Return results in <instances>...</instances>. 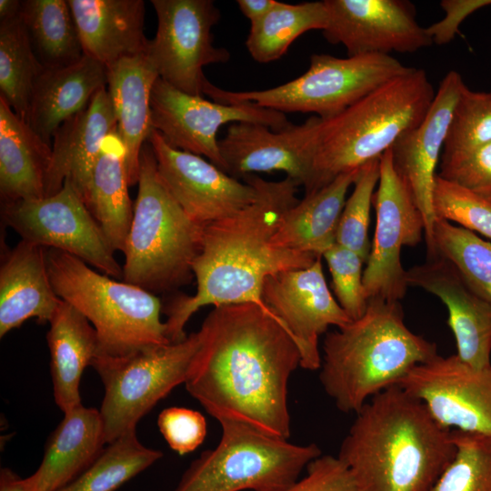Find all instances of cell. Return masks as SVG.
<instances>
[{
    "mask_svg": "<svg viewBox=\"0 0 491 491\" xmlns=\"http://www.w3.org/2000/svg\"><path fill=\"white\" fill-rule=\"evenodd\" d=\"M198 333L187 392L218 422L288 439V382L301 355L282 324L256 304H231L215 306Z\"/></svg>",
    "mask_w": 491,
    "mask_h": 491,
    "instance_id": "6da1fadb",
    "label": "cell"
},
{
    "mask_svg": "<svg viewBox=\"0 0 491 491\" xmlns=\"http://www.w3.org/2000/svg\"><path fill=\"white\" fill-rule=\"evenodd\" d=\"M243 180L256 187L255 200L235 215L204 227L201 249L192 266L196 292L174 296L165 307L166 336L171 343L187 336V322L205 306L253 303L274 316L262 300L266 278L286 270L306 268L320 257L271 244L282 216L299 201V185L289 176L266 181L246 175Z\"/></svg>",
    "mask_w": 491,
    "mask_h": 491,
    "instance_id": "7a4b0ae2",
    "label": "cell"
},
{
    "mask_svg": "<svg viewBox=\"0 0 491 491\" xmlns=\"http://www.w3.org/2000/svg\"><path fill=\"white\" fill-rule=\"evenodd\" d=\"M455 455L452 431L396 385L356 413L337 456L359 491H430Z\"/></svg>",
    "mask_w": 491,
    "mask_h": 491,
    "instance_id": "3957f363",
    "label": "cell"
},
{
    "mask_svg": "<svg viewBox=\"0 0 491 491\" xmlns=\"http://www.w3.org/2000/svg\"><path fill=\"white\" fill-rule=\"evenodd\" d=\"M322 350L321 385L340 411L354 414L438 355L435 343L406 326L399 301L382 299L368 300L361 317L326 333Z\"/></svg>",
    "mask_w": 491,
    "mask_h": 491,
    "instance_id": "277c9868",
    "label": "cell"
},
{
    "mask_svg": "<svg viewBox=\"0 0 491 491\" xmlns=\"http://www.w3.org/2000/svg\"><path fill=\"white\" fill-rule=\"evenodd\" d=\"M436 92L425 70L411 67L322 123L305 194L381 155L418 125Z\"/></svg>",
    "mask_w": 491,
    "mask_h": 491,
    "instance_id": "5b68a950",
    "label": "cell"
},
{
    "mask_svg": "<svg viewBox=\"0 0 491 491\" xmlns=\"http://www.w3.org/2000/svg\"><path fill=\"white\" fill-rule=\"evenodd\" d=\"M138 192L124 250L123 281L152 294L174 291L194 277L203 225L185 213L162 180L152 146L140 153Z\"/></svg>",
    "mask_w": 491,
    "mask_h": 491,
    "instance_id": "8992f818",
    "label": "cell"
},
{
    "mask_svg": "<svg viewBox=\"0 0 491 491\" xmlns=\"http://www.w3.org/2000/svg\"><path fill=\"white\" fill-rule=\"evenodd\" d=\"M56 295L81 312L95 328L99 356L125 357L170 344L160 299L137 286L95 272L76 256L45 248Z\"/></svg>",
    "mask_w": 491,
    "mask_h": 491,
    "instance_id": "52a82bcc",
    "label": "cell"
},
{
    "mask_svg": "<svg viewBox=\"0 0 491 491\" xmlns=\"http://www.w3.org/2000/svg\"><path fill=\"white\" fill-rule=\"evenodd\" d=\"M219 423L218 444L190 464L174 491H281L322 455L315 443L297 445L240 422Z\"/></svg>",
    "mask_w": 491,
    "mask_h": 491,
    "instance_id": "ba28073f",
    "label": "cell"
},
{
    "mask_svg": "<svg viewBox=\"0 0 491 491\" xmlns=\"http://www.w3.org/2000/svg\"><path fill=\"white\" fill-rule=\"evenodd\" d=\"M410 68L386 55L339 58L315 54L305 74L276 87L234 92L208 82L204 95L220 104L252 103L284 114L314 113L327 119Z\"/></svg>",
    "mask_w": 491,
    "mask_h": 491,
    "instance_id": "9c48e42d",
    "label": "cell"
},
{
    "mask_svg": "<svg viewBox=\"0 0 491 491\" xmlns=\"http://www.w3.org/2000/svg\"><path fill=\"white\" fill-rule=\"evenodd\" d=\"M199 345L197 331L182 341L125 357H95L91 366L105 391L99 412L106 445L136 430L142 417L175 387L185 383Z\"/></svg>",
    "mask_w": 491,
    "mask_h": 491,
    "instance_id": "30bf717a",
    "label": "cell"
},
{
    "mask_svg": "<svg viewBox=\"0 0 491 491\" xmlns=\"http://www.w3.org/2000/svg\"><path fill=\"white\" fill-rule=\"evenodd\" d=\"M2 218L22 240L64 251L110 277L123 280V266L116 261L99 224L69 182L65 181L53 195L2 202Z\"/></svg>",
    "mask_w": 491,
    "mask_h": 491,
    "instance_id": "8fae6325",
    "label": "cell"
},
{
    "mask_svg": "<svg viewBox=\"0 0 491 491\" xmlns=\"http://www.w3.org/2000/svg\"><path fill=\"white\" fill-rule=\"evenodd\" d=\"M155 35L145 55L159 77L175 88L203 96L208 80L203 68L226 63L230 53L213 45L212 28L221 14L211 0H152Z\"/></svg>",
    "mask_w": 491,
    "mask_h": 491,
    "instance_id": "7c38bea8",
    "label": "cell"
},
{
    "mask_svg": "<svg viewBox=\"0 0 491 491\" xmlns=\"http://www.w3.org/2000/svg\"><path fill=\"white\" fill-rule=\"evenodd\" d=\"M372 204L376 228L363 272L366 298L400 301L409 287L401 262L403 246H417L425 234V220L410 190L396 173L391 150L380 157V175Z\"/></svg>",
    "mask_w": 491,
    "mask_h": 491,
    "instance_id": "4fadbf2b",
    "label": "cell"
},
{
    "mask_svg": "<svg viewBox=\"0 0 491 491\" xmlns=\"http://www.w3.org/2000/svg\"><path fill=\"white\" fill-rule=\"evenodd\" d=\"M151 119L157 131L173 147L205 156L226 173L216 136L227 123L249 122L275 131L292 124L284 113L252 103L220 104L184 93L160 77L151 94Z\"/></svg>",
    "mask_w": 491,
    "mask_h": 491,
    "instance_id": "5bb4252c",
    "label": "cell"
},
{
    "mask_svg": "<svg viewBox=\"0 0 491 491\" xmlns=\"http://www.w3.org/2000/svg\"><path fill=\"white\" fill-rule=\"evenodd\" d=\"M447 430L491 436V365L476 368L456 355L413 367L397 384Z\"/></svg>",
    "mask_w": 491,
    "mask_h": 491,
    "instance_id": "9a60e30c",
    "label": "cell"
},
{
    "mask_svg": "<svg viewBox=\"0 0 491 491\" xmlns=\"http://www.w3.org/2000/svg\"><path fill=\"white\" fill-rule=\"evenodd\" d=\"M321 258L306 268L268 276L262 288L264 304L299 348L300 367L310 371L321 366L319 337L329 326L340 328L352 321L327 286Z\"/></svg>",
    "mask_w": 491,
    "mask_h": 491,
    "instance_id": "2e32d148",
    "label": "cell"
},
{
    "mask_svg": "<svg viewBox=\"0 0 491 491\" xmlns=\"http://www.w3.org/2000/svg\"><path fill=\"white\" fill-rule=\"evenodd\" d=\"M324 4L328 22L323 35L331 44L343 45L348 56L414 53L433 44L408 1L325 0Z\"/></svg>",
    "mask_w": 491,
    "mask_h": 491,
    "instance_id": "e0dca14e",
    "label": "cell"
},
{
    "mask_svg": "<svg viewBox=\"0 0 491 491\" xmlns=\"http://www.w3.org/2000/svg\"><path fill=\"white\" fill-rule=\"evenodd\" d=\"M171 195L195 223L205 226L250 205L256 187L240 182L202 156L176 149L155 130L147 140Z\"/></svg>",
    "mask_w": 491,
    "mask_h": 491,
    "instance_id": "ac0fdd59",
    "label": "cell"
},
{
    "mask_svg": "<svg viewBox=\"0 0 491 491\" xmlns=\"http://www.w3.org/2000/svg\"><path fill=\"white\" fill-rule=\"evenodd\" d=\"M466 84L455 70L439 84L433 102L415 128L401 135L390 148L394 167L407 185L425 220L427 256L433 249L436 216L433 191L453 111Z\"/></svg>",
    "mask_w": 491,
    "mask_h": 491,
    "instance_id": "d6986e66",
    "label": "cell"
},
{
    "mask_svg": "<svg viewBox=\"0 0 491 491\" xmlns=\"http://www.w3.org/2000/svg\"><path fill=\"white\" fill-rule=\"evenodd\" d=\"M322 118L275 131L257 123H233L218 141L226 173L244 177L255 173L282 171L299 185L308 180L316 139Z\"/></svg>",
    "mask_w": 491,
    "mask_h": 491,
    "instance_id": "ffe728a7",
    "label": "cell"
},
{
    "mask_svg": "<svg viewBox=\"0 0 491 491\" xmlns=\"http://www.w3.org/2000/svg\"><path fill=\"white\" fill-rule=\"evenodd\" d=\"M409 286L437 296L446 306L456 356L467 365H491V303L478 296L446 259H427L406 270Z\"/></svg>",
    "mask_w": 491,
    "mask_h": 491,
    "instance_id": "44dd1931",
    "label": "cell"
},
{
    "mask_svg": "<svg viewBox=\"0 0 491 491\" xmlns=\"http://www.w3.org/2000/svg\"><path fill=\"white\" fill-rule=\"evenodd\" d=\"M116 119L106 87L101 88L80 112L64 122L54 135L45 176V196L69 182L85 204L94 166Z\"/></svg>",
    "mask_w": 491,
    "mask_h": 491,
    "instance_id": "7402d4cb",
    "label": "cell"
},
{
    "mask_svg": "<svg viewBox=\"0 0 491 491\" xmlns=\"http://www.w3.org/2000/svg\"><path fill=\"white\" fill-rule=\"evenodd\" d=\"M62 299L48 273L45 248L20 240L0 266V337L25 321L49 323Z\"/></svg>",
    "mask_w": 491,
    "mask_h": 491,
    "instance_id": "603a6c76",
    "label": "cell"
},
{
    "mask_svg": "<svg viewBox=\"0 0 491 491\" xmlns=\"http://www.w3.org/2000/svg\"><path fill=\"white\" fill-rule=\"evenodd\" d=\"M85 55L105 67L145 54L143 0H68Z\"/></svg>",
    "mask_w": 491,
    "mask_h": 491,
    "instance_id": "cb8c5ba5",
    "label": "cell"
},
{
    "mask_svg": "<svg viewBox=\"0 0 491 491\" xmlns=\"http://www.w3.org/2000/svg\"><path fill=\"white\" fill-rule=\"evenodd\" d=\"M107 92L116 131L125 150L130 186L138 183L140 153L154 130L151 94L159 75L145 54L124 57L106 66Z\"/></svg>",
    "mask_w": 491,
    "mask_h": 491,
    "instance_id": "d4e9b609",
    "label": "cell"
},
{
    "mask_svg": "<svg viewBox=\"0 0 491 491\" xmlns=\"http://www.w3.org/2000/svg\"><path fill=\"white\" fill-rule=\"evenodd\" d=\"M106 85V67L85 54L68 65L45 68L33 90L26 122L51 145L59 126Z\"/></svg>",
    "mask_w": 491,
    "mask_h": 491,
    "instance_id": "484cf974",
    "label": "cell"
},
{
    "mask_svg": "<svg viewBox=\"0 0 491 491\" xmlns=\"http://www.w3.org/2000/svg\"><path fill=\"white\" fill-rule=\"evenodd\" d=\"M105 445L99 410L82 404L64 413L46 442L42 462L27 479L38 491H57L88 468Z\"/></svg>",
    "mask_w": 491,
    "mask_h": 491,
    "instance_id": "4316f807",
    "label": "cell"
},
{
    "mask_svg": "<svg viewBox=\"0 0 491 491\" xmlns=\"http://www.w3.org/2000/svg\"><path fill=\"white\" fill-rule=\"evenodd\" d=\"M359 169L344 173L326 186L305 194L303 199L284 214L271 244L277 248L323 257L336 243L337 225L346 194Z\"/></svg>",
    "mask_w": 491,
    "mask_h": 491,
    "instance_id": "83f0119b",
    "label": "cell"
},
{
    "mask_svg": "<svg viewBox=\"0 0 491 491\" xmlns=\"http://www.w3.org/2000/svg\"><path fill=\"white\" fill-rule=\"evenodd\" d=\"M46 144L0 96V193L2 202L45 197L51 158Z\"/></svg>",
    "mask_w": 491,
    "mask_h": 491,
    "instance_id": "f1b7e54d",
    "label": "cell"
},
{
    "mask_svg": "<svg viewBox=\"0 0 491 491\" xmlns=\"http://www.w3.org/2000/svg\"><path fill=\"white\" fill-rule=\"evenodd\" d=\"M46 341L55 402L63 413L82 405V375L97 355L98 341L88 319L65 301L49 321Z\"/></svg>",
    "mask_w": 491,
    "mask_h": 491,
    "instance_id": "f546056e",
    "label": "cell"
},
{
    "mask_svg": "<svg viewBox=\"0 0 491 491\" xmlns=\"http://www.w3.org/2000/svg\"><path fill=\"white\" fill-rule=\"evenodd\" d=\"M129 186L125 150L115 129L104 141L85 199L115 252H124L133 219Z\"/></svg>",
    "mask_w": 491,
    "mask_h": 491,
    "instance_id": "4dcf8cb0",
    "label": "cell"
},
{
    "mask_svg": "<svg viewBox=\"0 0 491 491\" xmlns=\"http://www.w3.org/2000/svg\"><path fill=\"white\" fill-rule=\"evenodd\" d=\"M20 15L45 68L68 65L84 55L68 0L22 1Z\"/></svg>",
    "mask_w": 491,
    "mask_h": 491,
    "instance_id": "1f68e13d",
    "label": "cell"
},
{
    "mask_svg": "<svg viewBox=\"0 0 491 491\" xmlns=\"http://www.w3.org/2000/svg\"><path fill=\"white\" fill-rule=\"evenodd\" d=\"M328 14L324 1L286 4L276 1L261 19L251 23L246 48L254 60L270 63L279 59L291 44L310 30H324Z\"/></svg>",
    "mask_w": 491,
    "mask_h": 491,
    "instance_id": "d6a6232c",
    "label": "cell"
},
{
    "mask_svg": "<svg viewBox=\"0 0 491 491\" xmlns=\"http://www.w3.org/2000/svg\"><path fill=\"white\" fill-rule=\"evenodd\" d=\"M44 70L20 13L0 20V96L25 122L33 90Z\"/></svg>",
    "mask_w": 491,
    "mask_h": 491,
    "instance_id": "836d02e7",
    "label": "cell"
},
{
    "mask_svg": "<svg viewBox=\"0 0 491 491\" xmlns=\"http://www.w3.org/2000/svg\"><path fill=\"white\" fill-rule=\"evenodd\" d=\"M162 456L160 450L144 446L134 430L105 445L88 468L57 491H115Z\"/></svg>",
    "mask_w": 491,
    "mask_h": 491,
    "instance_id": "e575fe53",
    "label": "cell"
},
{
    "mask_svg": "<svg viewBox=\"0 0 491 491\" xmlns=\"http://www.w3.org/2000/svg\"><path fill=\"white\" fill-rule=\"evenodd\" d=\"M437 256L452 264L467 285L491 303V243L470 230L436 218L433 249L427 259Z\"/></svg>",
    "mask_w": 491,
    "mask_h": 491,
    "instance_id": "d590c367",
    "label": "cell"
},
{
    "mask_svg": "<svg viewBox=\"0 0 491 491\" xmlns=\"http://www.w3.org/2000/svg\"><path fill=\"white\" fill-rule=\"evenodd\" d=\"M451 431L456 455L430 491H491V436Z\"/></svg>",
    "mask_w": 491,
    "mask_h": 491,
    "instance_id": "8d00e7d4",
    "label": "cell"
},
{
    "mask_svg": "<svg viewBox=\"0 0 491 491\" xmlns=\"http://www.w3.org/2000/svg\"><path fill=\"white\" fill-rule=\"evenodd\" d=\"M491 143V91H472L466 85L456 104L441 159Z\"/></svg>",
    "mask_w": 491,
    "mask_h": 491,
    "instance_id": "74e56055",
    "label": "cell"
},
{
    "mask_svg": "<svg viewBox=\"0 0 491 491\" xmlns=\"http://www.w3.org/2000/svg\"><path fill=\"white\" fill-rule=\"evenodd\" d=\"M379 175L380 158L360 167L354 190L346 200L336 230V244L356 253L365 263L371 249L368 238L370 210Z\"/></svg>",
    "mask_w": 491,
    "mask_h": 491,
    "instance_id": "f35d334b",
    "label": "cell"
},
{
    "mask_svg": "<svg viewBox=\"0 0 491 491\" xmlns=\"http://www.w3.org/2000/svg\"><path fill=\"white\" fill-rule=\"evenodd\" d=\"M436 218L491 239V199L442 179L436 175L433 191Z\"/></svg>",
    "mask_w": 491,
    "mask_h": 491,
    "instance_id": "ab89813d",
    "label": "cell"
},
{
    "mask_svg": "<svg viewBox=\"0 0 491 491\" xmlns=\"http://www.w3.org/2000/svg\"><path fill=\"white\" fill-rule=\"evenodd\" d=\"M323 257L327 263L338 304L352 320L358 319L368 304L363 286L365 262L356 253L336 243Z\"/></svg>",
    "mask_w": 491,
    "mask_h": 491,
    "instance_id": "60d3db41",
    "label": "cell"
},
{
    "mask_svg": "<svg viewBox=\"0 0 491 491\" xmlns=\"http://www.w3.org/2000/svg\"><path fill=\"white\" fill-rule=\"evenodd\" d=\"M442 179L491 199V143L441 159Z\"/></svg>",
    "mask_w": 491,
    "mask_h": 491,
    "instance_id": "b9f144b4",
    "label": "cell"
},
{
    "mask_svg": "<svg viewBox=\"0 0 491 491\" xmlns=\"http://www.w3.org/2000/svg\"><path fill=\"white\" fill-rule=\"evenodd\" d=\"M157 426L169 447L180 456L195 450L207 431L205 418L200 412L180 406L162 410Z\"/></svg>",
    "mask_w": 491,
    "mask_h": 491,
    "instance_id": "7bdbcfd3",
    "label": "cell"
},
{
    "mask_svg": "<svg viewBox=\"0 0 491 491\" xmlns=\"http://www.w3.org/2000/svg\"><path fill=\"white\" fill-rule=\"evenodd\" d=\"M306 469L302 478L281 491H359L350 470L337 456L321 455Z\"/></svg>",
    "mask_w": 491,
    "mask_h": 491,
    "instance_id": "ee69618b",
    "label": "cell"
},
{
    "mask_svg": "<svg viewBox=\"0 0 491 491\" xmlns=\"http://www.w3.org/2000/svg\"><path fill=\"white\" fill-rule=\"evenodd\" d=\"M488 5H491V0L442 1L441 6L446 12V19L426 28L433 43L445 44L451 41L459 24L466 16Z\"/></svg>",
    "mask_w": 491,
    "mask_h": 491,
    "instance_id": "f6af8a7d",
    "label": "cell"
},
{
    "mask_svg": "<svg viewBox=\"0 0 491 491\" xmlns=\"http://www.w3.org/2000/svg\"><path fill=\"white\" fill-rule=\"evenodd\" d=\"M276 0H237L243 15L250 20V24L264 17L276 5Z\"/></svg>",
    "mask_w": 491,
    "mask_h": 491,
    "instance_id": "bcb514c9",
    "label": "cell"
},
{
    "mask_svg": "<svg viewBox=\"0 0 491 491\" xmlns=\"http://www.w3.org/2000/svg\"><path fill=\"white\" fill-rule=\"evenodd\" d=\"M0 491H38L26 478L17 476L10 468L0 471Z\"/></svg>",
    "mask_w": 491,
    "mask_h": 491,
    "instance_id": "7dc6e473",
    "label": "cell"
},
{
    "mask_svg": "<svg viewBox=\"0 0 491 491\" xmlns=\"http://www.w3.org/2000/svg\"><path fill=\"white\" fill-rule=\"evenodd\" d=\"M22 1L0 0V20L17 15L21 10Z\"/></svg>",
    "mask_w": 491,
    "mask_h": 491,
    "instance_id": "c3c4849f",
    "label": "cell"
}]
</instances>
